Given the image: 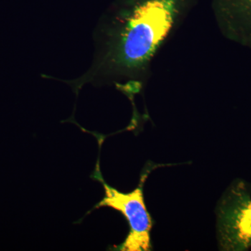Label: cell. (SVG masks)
<instances>
[{
  "label": "cell",
  "mask_w": 251,
  "mask_h": 251,
  "mask_svg": "<svg viewBox=\"0 0 251 251\" xmlns=\"http://www.w3.org/2000/svg\"><path fill=\"white\" fill-rule=\"evenodd\" d=\"M241 1H244L245 3L246 6H248L249 9H250L251 15V0H241Z\"/></svg>",
  "instance_id": "cell-4"
},
{
  "label": "cell",
  "mask_w": 251,
  "mask_h": 251,
  "mask_svg": "<svg viewBox=\"0 0 251 251\" xmlns=\"http://www.w3.org/2000/svg\"><path fill=\"white\" fill-rule=\"evenodd\" d=\"M218 239L221 250L248 251L251 247V186L234 180L217 208Z\"/></svg>",
  "instance_id": "cell-3"
},
{
  "label": "cell",
  "mask_w": 251,
  "mask_h": 251,
  "mask_svg": "<svg viewBox=\"0 0 251 251\" xmlns=\"http://www.w3.org/2000/svg\"><path fill=\"white\" fill-rule=\"evenodd\" d=\"M194 0H120L95 31V54L84 75L66 81L76 93L86 83L137 90L153 59L177 29Z\"/></svg>",
  "instance_id": "cell-1"
},
{
  "label": "cell",
  "mask_w": 251,
  "mask_h": 251,
  "mask_svg": "<svg viewBox=\"0 0 251 251\" xmlns=\"http://www.w3.org/2000/svg\"><path fill=\"white\" fill-rule=\"evenodd\" d=\"M151 169L147 170L140 178L138 187L129 193L120 192L107 184L99 169L95 178L103 184L105 196L95 209L106 206L115 209L125 216L129 226V232L118 250L122 251H151V232L153 221L148 210L143 196L144 184Z\"/></svg>",
  "instance_id": "cell-2"
}]
</instances>
